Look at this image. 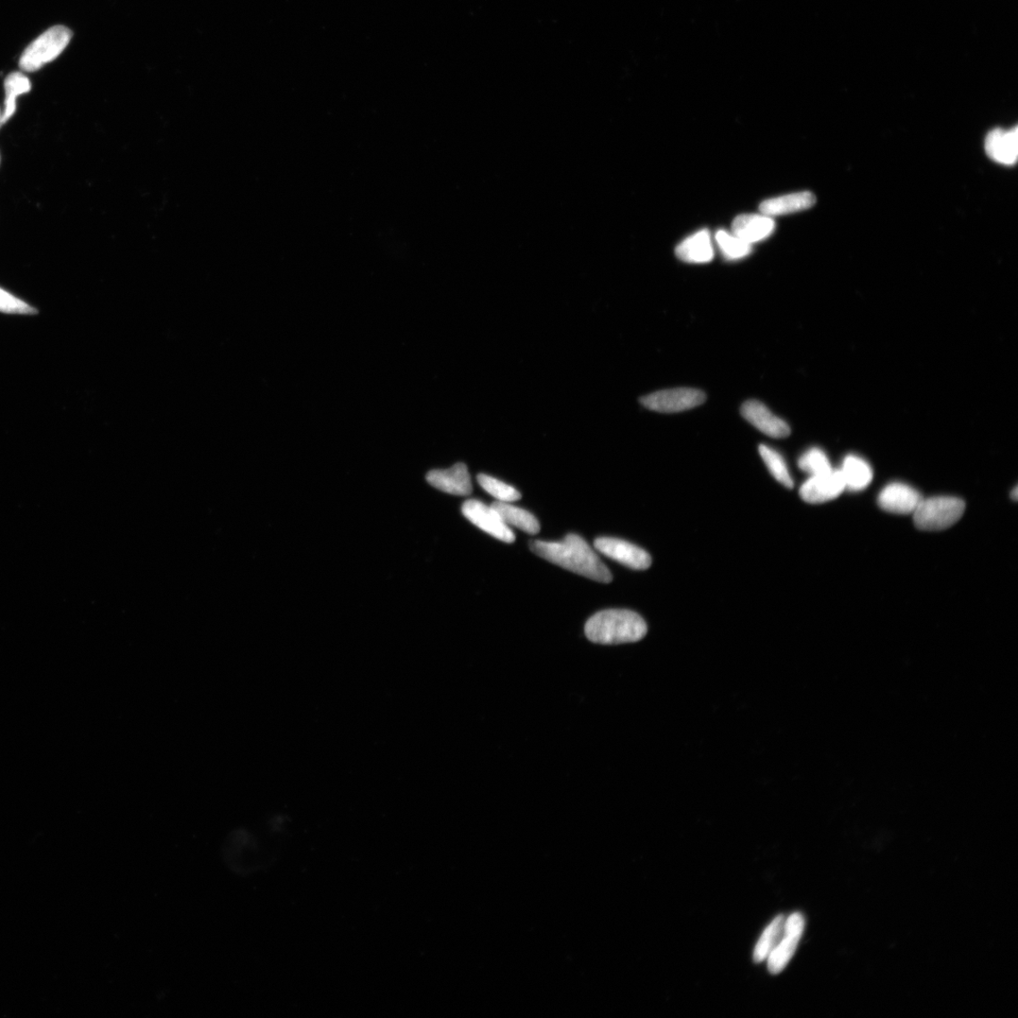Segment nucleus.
<instances>
[{
  "label": "nucleus",
  "instance_id": "1",
  "mask_svg": "<svg viewBox=\"0 0 1018 1018\" xmlns=\"http://www.w3.org/2000/svg\"><path fill=\"white\" fill-rule=\"evenodd\" d=\"M530 549L545 560L579 576L606 584L612 581L610 569L593 548L576 534H568L561 542L531 541Z\"/></svg>",
  "mask_w": 1018,
  "mask_h": 1018
},
{
  "label": "nucleus",
  "instance_id": "2",
  "mask_svg": "<svg viewBox=\"0 0 1018 1018\" xmlns=\"http://www.w3.org/2000/svg\"><path fill=\"white\" fill-rule=\"evenodd\" d=\"M647 631L645 620L626 610L598 612L585 626V634L592 643L605 645L636 643L643 640Z\"/></svg>",
  "mask_w": 1018,
  "mask_h": 1018
},
{
  "label": "nucleus",
  "instance_id": "3",
  "mask_svg": "<svg viewBox=\"0 0 1018 1018\" xmlns=\"http://www.w3.org/2000/svg\"><path fill=\"white\" fill-rule=\"evenodd\" d=\"M72 37V31L64 26L51 27L24 50L20 60L21 71L36 72L56 60L71 43Z\"/></svg>",
  "mask_w": 1018,
  "mask_h": 1018
},
{
  "label": "nucleus",
  "instance_id": "4",
  "mask_svg": "<svg viewBox=\"0 0 1018 1018\" xmlns=\"http://www.w3.org/2000/svg\"><path fill=\"white\" fill-rule=\"evenodd\" d=\"M965 505L953 496L922 498L913 513L914 525L925 531H940L955 526L962 517Z\"/></svg>",
  "mask_w": 1018,
  "mask_h": 1018
},
{
  "label": "nucleus",
  "instance_id": "5",
  "mask_svg": "<svg viewBox=\"0 0 1018 1018\" xmlns=\"http://www.w3.org/2000/svg\"><path fill=\"white\" fill-rule=\"evenodd\" d=\"M705 394L696 389L679 388L660 391L643 397L641 403L648 409L674 413L692 409L705 401Z\"/></svg>",
  "mask_w": 1018,
  "mask_h": 1018
},
{
  "label": "nucleus",
  "instance_id": "6",
  "mask_svg": "<svg viewBox=\"0 0 1018 1018\" xmlns=\"http://www.w3.org/2000/svg\"><path fill=\"white\" fill-rule=\"evenodd\" d=\"M462 513L472 524L497 540L507 543H514V533L492 506L489 507L478 500H468L462 506Z\"/></svg>",
  "mask_w": 1018,
  "mask_h": 1018
},
{
  "label": "nucleus",
  "instance_id": "7",
  "mask_svg": "<svg viewBox=\"0 0 1018 1018\" xmlns=\"http://www.w3.org/2000/svg\"><path fill=\"white\" fill-rule=\"evenodd\" d=\"M804 926V918L800 913H794L787 919L784 938L768 957V968L771 974L781 973L795 955Z\"/></svg>",
  "mask_w": 1018,
  "mask_h": 1018
},
{
  "label": "nucleus",
  "instance_id": "8",
  "mask_svg": "<svg viewBox=\"0 0 1018 1018\" xmlns=\"http://www.w3.org/2000/svg\"><path fill=\"white\" fill-rule=\"evenodd\" d=\"M594 546L606 557L637 571H644L652 564L646 551L623 540L599 538L595 540Z\"/></svg>",
  "mask_w": 1018,
  "mask_h": 1018
},
{
  "label": "nucleus",
  "instance_id": "9",
  "mask_svg": "<svg viewBox=\"0 0 1018 1018\" xmlns=\"http://www.w3.org/2000/svg\"><path fill=\"white\" fill-rule=\"evenodd\" d=\"M845 490V482L839 470L811 476L802 486L800 494L806 503L821 504L837 498Z\"/></svg>",
  "mask_w": 1018,
  "mask_h": 1018
},
{
  "label": "nucleus",
  "instance_id": "10",
  "mask_svg": "<svg viewBox=\"0 0 1018 1018\" xmlns=\"http://www.w3.org/2000/svg\"><path fill=\"white\" fill-rule=\"evenodd\" d=\"M922 496L916 490L902 483H892L878 497L879 508L894 514H911L917 509Z\"/></svg>",
  "mask_w": 1018,
  "mask_h": 1018
},
{
  "label": "nucleus",
  "instance_id": "11",
  "mask_svg": "<svg viewBox=\"0 0 1018 1018\" xmlns=\"http://www.w3.org/2000/svg\"><path fill=\"white\" fill-rule=\"evenodd\" d=\"M426 480L431 486L446 493L468 496L473 492L471 476L464 463H457L448 470L431 471Z\"/></svg>",
  "mask_w": 1018,
  "mask_h": 1018
},
{
  "label": "nucleus",
  "instance_id": "12",
  "mask_svg": "<svg viewBox=\"0 0 1018 1018\" xmlns=\"http://www.w3.org/2000/svg\"><path fill=\"white\" fill-rule=\"evenodd\" d=\"M741 414L750 424L771 438H786L790 434L788 425L774 416L762 403L752 400L744 404Z\"/></svg>",
  "mask_w": 1018,
  "mask_h": 1018
},
{
  "label": "nucleus",
  "instance_id": "13",
  "mask_svg": "<svg viewBox=\"0 0 1018 1018\" xmlns=\"http://www.w3.org/2000/svg\"><path fill=\"white\" fill-rule=\"evenodd\" d=\"M985 147L989 157L997 164L1014 165L1018 156V129H995L986 139Z\"/></svg>",
  "mask_w": 1018,
  "mask_h": 1018
},
{
  "label": "nucleus",
  "instance_id": "14",
  "mask_svg": "<svg viewBox=\"0 0 1018 1018\" xmlns=\"http://www.w3.org/2000/svg\"><path fill=\"white\" fill-rule=\"evenodd\" d=\"M733 234L753 245L769 238L775 230L774 220L765 215H741L732 225Z\"/></svg>",
  "mask_w": 1018,
  "mask_h": 1018
},
{
  "label": "nucleus",
  "instance_id": "15",
  "mask_svg": "<svg viewBox=\"0 0 1018 1018\" xmlns=\"http://www.w3.org/2000/svg\"><path fill=\"white\" fill-rule=\"evenodd\" d=\"M680 261L687 264H706L713 260L714 249L711 232L703 230L686 238L676 249Z\"/></svg>",
  "mask_w": 1018,
  "mask_h": 1018
},
{
  "label": "nucleus",
  "instance_id": "16",
  "mask_svg": "<svg viewBox=\"0 0 1018 1018\" xmlns=\"http://www.w3.org/2000/svg\"><path fill=\"white\" fill-rule=\"evenodd\" d=\"M815 204L814 194L801 192L768 199L761 204L759 211L770 217L780 216L812 208Z\"/></svg>",
  "mask_w": 1018,
  "mask_h": 1018
},
{
  "label": "nucleus",
  "instance_id": "17",
  "mask_svg": "<svg viewBox=\"0 0 1018 1018\" xmlns=\"http://www.w3.org/2000/svg\"><path fill=\"white\" fill-rule=\"evenodd\" d=\"M846 490L859 492L868 488L873 479L871 465L864 459L851 455L845 458L839 470Z\"/></svg>",
  "mask_w": 1018,
  "mask_h": 1018
},
{
  "label": "nucleus",
  "instance_id": "18",
  "mask_svg": "<svg viewBox=\"0 0 1018 1018\" xmlns=\"http://www.w3.org/2000/svg\"><path fill=\"white\" fill-rule=\"evenodd\" d=\"M492 508L501 517L507 526H513L531 534H536L541 530L536 517L523 509L499 501L494 502Z\"/></svg>",
  "mask_w": 1018,
  "mask_h": 1018
},
{
  "label": "nucleus",
  "instance_id": "19",
  "mask_svg": "<svg viewBox=\"0 0 1018 1018\" xmlns=\"http://www.w3.org/2000/svg\"><path fill=\"white\" fill-rule=\"evenodd\" d=\"M5 89V101L4 111L2 115V124H5L7 121L14 114L16 111V99L17 97L27 94L31 89V82L29 79L22 72H13L6 78L4 81Z\"/></svg>",
  "mask_w": 1018,
  "mask_h": 1018
},
{
  "label": "nucleus",
  "instance_id": "20",
  "mask_svg": "<svg viewBox=\"0 0 1018 1018\" xmlns=\"http://www.w3.org/2000/svg\"><path fill=\"white\" fill-rule=\"evenodd\" d=\"M786 921L785 916L781 914L767 927L754 947L753 960L755 963H761L768 959L774 948L780 943L785 935Z\"/></svg>",
  "mask_w": 1018,
  "mask_h": 1018
},
{
  "label": "nucleus",
  "instance_id": "21",
  "mask_svg": "<svg viewBox=\"0 0 1018 1018\" xmlns=\"http://www.w3.org/2000/svg\"><path fill=\"white\" fill-rule=\"evenodd\" d=\"M716 240L721 253L728 260H740L752 253V245L726 231H719Z\"/></svg>",
  "mask_w": 1018,
  "mask_h": 1018
},
{
  "label": "nucleus",
  "instance_id": "22",
  "mask_svg": "<svg viewBox=\"0 0 1018 1018\" xmlns=\"http://www.w3.org/2000/svg\"><path fill=\"white\" fill-rule=\"evenodd\" d=\"M759 453H761L773 477L779 481L785 487L792 489L794 483L787 470V466L781 455L766 445L759 446Z\"/></svg>",
  "mask_w": 1018,
  "mask_h": 1018
},
{
  "label": "nucleus",
  "instance_id": "23",
  "mask_svg": "<svg viewBox=\"0 0 1018 1018\" xmlns=\"http://www.w3.org/2000/svg\"><path fill=\"white\" fill-rule=\"evenodd\" d=\"M477 481L481 488L496 498L499 502L510 503L522 498V494L515 488L490 475L480 474Z\"/></svg>",
  "mask_w": 1018,
  "mask_h": 1018
},
{
  "label": "nucleus",
  "instance_id": "24",
  "mask_svg": "<svg viewBox=\"0 0 1018 1018\" xmlns=\"http://www.w3.org/2000/svg\"><path fill=\"white\" fill-rule=\"evenodd\" d=\"M800 468L808 473L811 476L822 475L833 470L829 459L826 454L819 450V448H812L803 454L799 460Z\"/></svg>",
  "mask_w": 1018,
  "mask_h": 1018
},
{
  "label": "nucleus",
  "instance_id": "25",
  "mask_svg": "<svg viewBox=\"0 0 1018 1018\" xmlns=\"http://www.w3.org/2000/svg\"><path fill=\"white\" fill-rule=\"evenodd\" d=\"M0 313L12 315H37L38 310L24 301L0 289Z\"/></svg>",
  "mask_w": 1018,
  "mask_h": 1018
},
{
  "label": "nucleus",
  "instance_id": "26",
  "mask_svg": "<svg viewBox=\"0 0 1018 1018\" xmlns=\"http://www.w3.org/2000/svg\"><path fill=\"white\" fill-rule=\"evenodd\" d=\"M1011 496L1013 497V499H1014V500H1017V498H1018V489H1017L1016 487H1015V488L1013 490V492H1012V495H1011Z\"/></svg>",
  "mask_w": 1018,
  "mask_h": 1018
},
{
  "label": "nucleus",
  "instance_id": "27",
  "mask_svg": "<svg viewBox=\"0 0 1018 1018\" xmlns=\"http://www.w3.org/2000/svg\"><path fill=\"white\" fill-rule=\"evenodd\" d=\"M2 115H3V114H0V126H2V125H3V124H2Z\"/></svg>",
  "mask_w": 1018,
  "mask_h": 1018
},
{
  "label": "nucleus",
  "instance_id": "28",
  "mask_svg": "<svg viewBox=\"0 0 1018 1018\" xmlns=\"http://www.w3.org/2000/svg\"><path fill=\"white\" fill-rule=\"evenodd\" d=\"M0 162H2V159H0Z\"/></svg>",
  "mask_w": 1018,
  "mask_h": 1018
}]
</instances>
